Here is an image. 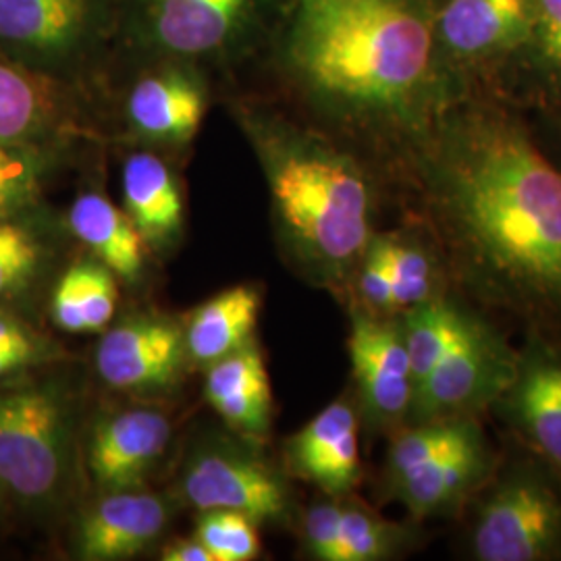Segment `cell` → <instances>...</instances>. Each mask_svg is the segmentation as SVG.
Returning <instances> with one entry per match:
<instances>
[{
  "instance_id": "cell-17",
  "label": "cell",
  "mask_w": 561,
  "mask_h": 561,
  "mask_svg": "<svg viewBox=\"0 0 561 561\" xmlns=\"http://www.w3.org/2000/svg\"><path fill=\"white\" fill-rule=\"evenodd\" d=\"M500 458V447L482 435L460 451L431 461L385 489L387 497L405 507L416 522L458 520L461 510L479 491Z\"/></svg>"
},
{
  "instance_id": "cell-5",
  "label": "cell",
  "mask_w": 561,
  "mask_h": 561,
  "mask_svg": "<svg viewBox=\"0 0 561 561\" xmlns=\"http://www.w3.org/2000/svg\"><path fill=\"white\" fill-rule=\"evenodd\" d=\"M458 520L468 560L561 561V474L505 435L495 468Z\"/></svg>"
},
{
  "instance_id": "cell-23",
  "label": "cell",
  "mask_w": 561,
  "mask_h": 561,
  "mask_svg": "<svg viewBox=\"0 0 561 561\" xmlns=\"http://www.w3.org/2000/svg\"><path fill=\"white\" fill-rule=\"evenodd\" d=\"M377 236L391 275L396 314L454 291L442 250L416 217L405 227Z\"/></svg>"
},
{
  "instance_id": "cell-13",
  "label": "cell",
  "mask_w": 561,
  "mask_h": 561,
  "mask_svg": "<svg viewBox=\"0 0 561 561\" xmlns=\"http://www.w3.org/2000/svg\"><path fill=\"white\" fill-rule=\"evenodd\" d=\"M347 352L358 389L360 421L396 433L408 424L414 403V377L400 317H379L352 308Z\"/></svg>"
},
{
  "instance_id": "cell-14",
  "label": "cell",
  "mask_w": 561,
  "mask_h": 561,
  "mask_svg": "<svg viewBox=\"0 0 561 561\" xmlns=\"http://www.w3.org/2000/svg\"><path fill=\"white\" fill-rule=\"evenodd\" d=\"M185 500L201 512H240L252 520H279L289 497L279 477L262 461L231 449H208L187 463Z\"/></svg>"
},
{
  "instance_id": "cell-11",
  "label": "cell",
  "mask_w": 561,
  "mask_h": 561,
  "mask_svg": "<svg viewBox=\"0 0 561 561\" xmlns=\"http://www.w3.org/2000/svg\"><path fill=\"white\" fill-rule=\"evenodd\" d=\"M99 94L50 78L0 55V141L60 154L90 134L88 117Z\"/></svg>"
},
{
  "instance_id": "cell-30",
  "label": "cell",
  "mask_w": 561,
  "mask_h": 561,
  "mask_svg": "<svg viewBox=\"0 0 561 561\" xmlns=\"http://www.w3.org/2000/svg\"><path fill=\"white\" fill-rule=\"evenodd\" d=\"M196 539L208 549L213 561H250L261 553L256 520L240 512H202Z\"/></svg>"
},
{
  "instance_id": "cell-15",
  "label": "cell",
  "mask_w": 561,
  "mask_h": 561,
  "mask_svg": "<svg viewBox=\"0 0 561 561\" xmlns=\"http://www.w3.org/2000/svg\"><path fill=\"white\" fill-rule=\"evenodd\" d=\"M185 356V337L178 322L136 317L104 333L96 350V368L115 389L159 391L180 379Z\"/></svg>"
},
{
  "instance_id": "cell-26",
  "label": "cell",
  "mask_w": 561,
  "mask_h": 561,
  "mask_svg": "<svg viewBox=\"0 0 561 561\" xmlns=\"http://www.w3.org/2000/svg\"><path fill=\"white\" fill-rule=\"evenodd\" d=\"M347 497H340L335 561L396 560L426 542L428 535L422 522L385 520L370 507Z\"/></svg>"
},
{
  "instance_id": "cell-9",
  "label": "cell",
  "mask_w": 561,
  "mask_h": 561,
  "mask_svg": "<svg viewBox=\"0 0 561 561\" xmlns=\"http://www.w3.org/2000/svg\"><path fill=\"white\" fill-rule=\"evenodd\" d=\"M535 0H439L435 50L463 96L495 94L526 48Z\"/></svg>"
},
{
  "instance_id": "cell-19",
  "label": "cell",
  "mask_w": 561,
  "mask_h": 561,
  "mask_svg": "<svg viewBox=\"0 0 561 561\" xmlns=\"http://www.w3.org/2000/svg\"><path fill=\"white\" fill-rule=\"evenodd\" d=\"M169 507L159 495L136 489L108 491L78 524L76 549L81 560H129L159 539Z\"/></svg>"
},
{
  "instance_id": "cell-20",
  "label": "cell",
  "mask_w": 561,
  "mask_h": 561,
  "mask_svg": "<svg viewBox=\"0 0 561 561\" xmlns=\"http://www.w3.org/2000/svg\"><path fill=\"white\" fill-rule=\"evenodd\" d=\"M491 96L524 113L561 106V0H535L528 44Z\"/></svg>"
},
{
  "instance_id": "cell-8",
  "label": "cell",
  "mask_w": 561,
  "mask_h": 561,
  "mask_svg": "<svg viewBox=\"0 0 561 561\" xmlns=\"http://www.w3.org/2000/svg\"><path fill=\"white\" fill-rule=\"evenodd\" d=\"M71 419L48 382L0 387V486L18 502L42 505L59 493L69 463Z\"/></svg>"
},
{
  "instance_id": "cell-22",
  "label": "cell",
  "mask_w": 561,
  "mask_h": 561,
  "mask_svg": "<svg viewBox=\"0 0 561 561\" xmlns=\"http://www.w3.org/2000/svg\"><path fill=\"white\" fill-rule=\"evenodd\" d=\"M204 396L238 431L261 435L268 428L273 393L261 350L254 340L210 364Z\"/></svg>"
},
{
  "instance_id": "cell-7",
  "label": "cell",
  "mask_w": 561,
  "mask_h": 561,
  "mask_svg": "<svg viewBox=\"0 0 561 561\" xmlns=\"http://www.w3.org/2000/svg\"><path fill=\"white\" fill-rule=\"evenodd\" d=\"M516 362L518 347L493 317L466 300L456 337L414 391L408 424L482 421L512 381Z\"/></svg>"
},
{
  "instance_id": "cell-34",
  "label": "cell",
  "mask_w": 561,
  "mask_h": 561,
  "mask_svg": "<svg viewBox=\"0 0 561 561\" xmlns=\"http://www.w3.org/2000/svg\"><path fill=\"white\" fill-rule=\"evenodd\" d=\"M164 561H213V556L198 539H181V541L169 542L162 549Z\"/></svg>"
},
{
  "instance_id": "cell-10",
  "label": "cell",
  "mask_w": 561,
  "mask_h": 561,
  "mask_svg": "<svg viewBox=\"0 0 561 561\" xmlns=\"http://www.w3.org/2000/svg\"><path fill=\"white\" fill-rule=\"evenodd\" d=\"M102 80L119 83L121 119L146 146H187L213 99V73L192 60L113 57Z\"/></svg>"
},
{
  "instance_id": "cell-18",
  "label": "cell",
  "mask_w": 561,
  "mask_h": 561,
  "mask_svg": "<svg viewBox=\"0 0 561 561\" xmlns=\"http://www.w3.org/2000/svg\"><path fill=\"white\" fill-rule=\"evenodd\" d=\"M171 439L169 419L157 410H125L96 424L88 468L106 491L138 489Z\"/></svg>"
},
{
  "instance_id": "cell-24",
  "label": "cell",
  "mask_w": 561,
  "mask_h": 561,
  "mask_svg": "<svg viewBox=\"0 0 561 561\" xmlns=\"http://www.w3.org/2000/svg\"><path fill=\"white\" fill-rule=\"evenodd\" d=\"M67 222L73 236L117 277L134 280L140 275L144 238L125 208L90 190L73 201Z\"/></svg>"
},
{
  "instance_id": "cell-28",
  "label": "cell",
  "mask_w": 561,
  "mask_h": 561,
  "mask_svg": "<svg viewBox=\"0 0 561 561\" xmlns=\"http://www.w3.org/2000/svg\"><path fill=\"white\" fill-rule=\"evenodd\" d=\"M59 154L0 141V219L23 217L41 201L42 185Z\"/></svg>"
},
{
  "instance_id": "cell-6",
  "label": "cell",
  "mask_w": 561,
  "mask_h": 561,
  "mask_svg": "<svg viewBox=\"0 0 561 561\" xmlns=\"http://www.w3.org/2000/svg\"><path fill=\"white\" fill-rule=\"evenodd\" d=\"M121 15L123 0H0V55L99 94Z\"/></svg>"
},
{
  "instance_id": "cell-33",
  "label": "cell",
  "mask_w": 561,
  "mask_h": 561,
  "mask_svg": "<svg viewBox=\"0 0 561 561\" xmlns=\"http://www.w3.org/2000/svg\"><path fill=\"white\" fill-rule=\"evenodd\" d=\"M526 117L542 152L561 173V106L547 108V111H533V113H526Z\"/></svg>"
},
{
  "instance_id": "cell-21",
  "label": "cell",
  "mask_w": 561,
  "mask_h": 561,
  "mask_svg": "<svg viewBox=\"0 0 561 561\" xmlns=\"http://www.w3.org/2000/svg\"><path fill=\"white\" fill-rule=\"evenodd\" d=\"M159 146H141L129 152L121 167L123 204L144 241L162 243L180 233L183 196L171 162L157 152Z\"/></svg>"
},
{
  "instance_id": "cell-25",
  "label": "cell",
  "mask_w": 561,
  "mask_h": 561,
  "mask_svg": "<svg viewBox=\"0 0 561 561\" xmlns=\"http://www.w3.org/2000/svg\"><path fill=\"white\" fill-rule=\"evenodd\" d=\"M261 312V294L238 285L204 301L183 329L185 352L198 364H215L252 340Z\"/></svg>"
},
{
  "instance_id": "cell-29",
  "label": "cell",
  "mask_w": 561,
  "mask_h": 561,
  "mask_svg": "<svg viewBox=\"0 0 561 561\" xmlns=\"http://www.w3.org/2000/svg\"><path fill=\"white\" fill-rule=\"evenodd\" d=\"M44 259L38 236L21 217L0 219V301L13 298L36 277Z\"/></svg>"
},
{
  "instance_id": "cell-12",
  "label": "cell",
  "mask_w": 561,
  "mask_h": 561,
  "mask_svg": "<svg viewBox=\"0 0 561 561\" xmlns=\"http://www.w3.org/2000/svg\"><path fill=\"white\" fill-rule=\"evenodd\" d=\"M524 333L514 377L486 416L561 474V337Z\"/></svg>"
},
{
  "instance_id": "cell-3",
  "label": "cell",
  "mask_w": 561,
  "mask_h": 561,
  "mask_svg": "<svg viewBox=\"0 0 561 561\" xmlns=\"http://www.w3.org/2000/svg\"><path fill=\"white\" fill-rule=\"evenodd\" d=\"M233 117L261 161L275 221L306 275L345 287L375 231L385 181L358 154L279 102L231 99Z\"/></svg>"
},
{
  "instance_id": "cell-1",
  "label": "cell",
  "mask_w": 561,
  "mask_h": 561,
  "mask_svg": "<svg viewBox=\"0 0 561 561\" xmlns=\"http://www.w3.org/2000/svg\"><path fill=\"white\" fill-rule=\"evenodd\" d=\"M401 192L437 241L454 291L561 337V173L522 108L491 94L451 104Z\"/></svg>"
},
{
  "instance_id": "cell-31",
  "label": "cell",
  "mask_w": 561,
  "mask_h": 561,
  "mask_svg": "<svg viewBox=\"0 0 561 561\" xmlns=\"http://www.w3.org/2000/svg\"><path fill=\"white\" fill-rule=\"evenodd\" d=\"M345 287H352L354 291V300H356L354 308H360L379 317H398L393 306L391 275H389L387 259L377 233L373 236V240L368 241Z\"/></svg>"
},
{
  "instance_id": "cell-2",
  "label": "cell",
  "mask_w": 561,
  "mask_h": 561,
  "mask_svg": "<svg viewBox=\"0 0 561 561\" xmlns=\"http://www.w3.org/2000/svg\"><path fill=\"white\" fill-rule=\"evenodd\" d=\"M439 0H285L252 67L291 115L400 187L443 113L466 99L435 50Z\"/></svg>"
},
{
  "instance_id": "cell-4",
  "label": "cell",
  "mask_w": 561,
  "mask_h": 561,
  "mask_svg": "<svg viewBox=\"0 0 561 561\" xmlns=\"http://www.w3.org/2000/svg\"><path fill=\"white\" fill-rule=\"evenodd\" d=\"M285 0H123L113 57L192 60L236 76L259 59Z\"/></svg>"
},
{
  "instance_id": "cell-27",
  "label": "cell",
  "mask_w": 561,
  "mask_h": 561,
  "mask_svg": "<svg viewBox=\"0 0 561 561\" xmlns=\"http://www.w3.org/2000/svg\"><path fill=\"white\" fill-rule=\"evenodd\" d=\"M115 308V273L99 261H81L69 266L50 300L53 321L67 333L101 331L113 319Z\"/></svg>"
},
{
  "instance_id": "cell-32",
  "label": "cell",
  "mask_w": 561,
  "mask_h": 561,
  "mask_svg": "<svg viewBox=\"0 0 561 561\" xmlns=\"http://www.w3.org/2000/svg\"><path fill=\"white\" fill-rule=\"evenodd\" d=\"M46 356L42 341L27 324L0 312V381L38 364Z\"/></svg>"
},
{
  "instance_id": "cell-35",
  "label": "cell",
  "mask_w": 561,
  "mask_h": 561,
  "mask_svg": "<svg viewBox=\"0 0 561 561\" xmlns=\"http://www.w3.org/2000/svg\"><path fill=\"white\" fill-rule=\"evenodd\" d=\"M2 495H4V491H2V486H0V502H2Z\"/></svg>"
},
{
  "instance_id": "cell-16",
  "label": "cell",
  "mask_w": 561,
  "mask_h": 561,
  "mask_svg": "<svg viewBox=\"0 0 561 561\" xmlns=\"http://www.w3.org/2000/svg\"><path fill=\"white\" fill-rule=\"evenodd\" d=\"M360 412L350 398L331 401L289 439V470L329 497L352 495L362 481Z\"/></svg>"
}]
</instances>
